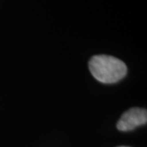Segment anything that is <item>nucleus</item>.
<instances>
[{"mask_svg": "<svg viewBox=\"0 0 147 147\" xmlns=\"http://www.w3.org/2000/svg\"><path fill=\"white\" fill-rule=\"evenodd\" d=\"M88 66L95 79L103 84L116 83L127 74L126 65L119 59L111 56H94L91 58Z\"/></svg>", "mask_w": 147, "mask_h": 147, "instance_id": "f257e3e1", "label": "nucleus"}, {"mask_svg": "<svg viewBox=\"0 0 147 147\" xmlns=\"http://www.w3.org/2000/svg\"><path fill=\"white\" fill-rule=\"evenodd\" d=\"M146 122L147 112L146 109L131 108L121 116L117 123V128L119 131H131L137 127L146 124Z\"/></svg>", "mask_w": 147, "mask_h": 147, "instance_id": "f03ea898", "label": "nucleus"}, {"mask_svg": "<svg viewBox=\"0 0 147 147\" xmlns=\"http://www.w3.org/2000/svg\"><path fill=\"white\" fill-rule=\"evenodd\" d=\"M120 147H127V146H120Z\"/></svg>", "mask_w": 147, "mask_h": 147, "instance_id": "7ed1b4c3", "label": "nucleus"}]
</instances>
